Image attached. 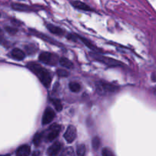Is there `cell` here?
I'll use <instances>...</instances> for the list:
<instances>
[{"label":"cell","mask_w":156,"mask_h":156,"mask_svg":"<svg viewBox=\"0 0 156 156\" xmlns=\"http://www.w3.org/2000/svg\"><path fill=\"white\" fill-rule=\"evenodd\" d=\"M76 136H77V131H76V128L74 126H68L66 129V131L64 133V138L66 140L67 143H71L76 140Z\"/></svg>","instance_id":"obj_4"},{"label":"cell","mask_w":156,"mask_h":156,"mask_svg":"<svg viewBox=\"0 0 156 156\" xmlns=\"http://www.w3.org/2000/svg\"><path fill=\"white\" fill-rule=\"evenodd\" d=\"M78 37H79V39H80L81 41H82V42H83L84 44H85V45H86L87 47H88V48H90V49H91V50H93V51H95V52H97V53H98V51H101V50H99L98 48H97V47H96L95 46H94V45H93V44H91V41H88V40H87V39H85V38L82 37H80V36H78Z\"/></svg>","instance_id":"obj_14"},{"label":"cell","mask_w":156,"mask_h":156,"mask_svg":"<svg viewBox=\"0 0 156 156\" xmlns=\"http://www.w3.org/2000/svg\"><path fill=\"white\" fill-rule=\"evenodd\" d=\"M86 152V147L84 144H80L77 147V155L78 156H85Z\"/></svg>","instance_id":"obj_17"},{"label":"cell","mask_w":156,"mask_h":156,"mask_svg":"<svg viewBox=\"0 0 156 156\" xmlns=\"http://www.w3.org/2000/svg\"><path fill=\"white\" fill-rule=\"evenodd\" d=\"M155 95H156V88H155Z\"/></svg>","instance_id":"obj_27"},{"label":"cell","mask_w":156,"mask_h":156,"mask_svg":"<svg viewBox=\"0 0 156 156\" xmlns=\"http://www.w3.org/2000/svg\"><path fill=\"white\" fill-rule=\"evenodd\" d=\"M30 153V148L27 145L20 146L16 151V156H29Z\"/></svg>","instance_id":"obj_9"},{"label":"cell","mask_w":156,"mask_h":156,"mask_svg":"<svg viewBox=\"0 0 156 156\" xmlns=\"http://www.w3.org/2000/svg\"><path fill=\"white\" fill-rule=\"evenodd\" d=\"M62 144L59 142H56L52 145L47 150V155L49 156H56L62 150Z\"/></svg>","instance_id":"obj_7"},{"label":"cell","mask_w":156,"mask_h":156,"mask_svg":"<svg viewBox=\"0 0 156 156\" xmlns=\"http://www.w3.org/2000/svg\"><path fill=\"white\" fill-rule=\"evenodd\" d=\"M56 73H57V75L59 77H66V76H68L69 75V73L66 70L63 69H57Z\"/></svg>","instance_id":"obj_24"},{"label":"cell","mask_w":156,"mask_h":156,"mask_svg":"<svg viewBox=\"0 0 156 156\" xmlns=\"http://www.w3.org/2000/svg\"><path fill=\"white\" fill-rule=\"evenodd\" d=\"M69 87V89L73 92H79L81 89L80 84L77 82H70Z\"/></svg>","instance_id":"obj_16"},{"label":"cell","mask_w":156,"mask_h":156,"mask_svg":"<svg viewBox=\"0 0 156 156\" xmlns=\"http://www.w3.org/2000/svg\"><path fill=\"white\" fill-rule=\"evenodd\" d=\"M100 89H101L103 91H106V92H114V91H117L118 87L115 86L112 84L101 82L100 84Z\"/></svg>","instance_id":"obj_8"},{"label":"cell","mask_w":156,"mask_h":156,"mask_svg":"<svg viewBox=\"0 0 156 156\" xmlns=\"http://www.w3.org/2000/svg\"><path fill=\"white\" fill-rule=\"evenodd\" d=\"M12 8L15 10L21 11V12H30L31 9H30L29 6L23 4H17V3H15V4H12Z\"/></svg>","instance_id":"obj_13"},{"label":"cell","mask_w":156,"mask_h":156,"mask_svg":"<svg viewBox=\"0 0 156 156\" xmlns=\"http://www.w3.org/2000/svg\"><path fill=\"white\" fill-rule=\"evenodd\" d=\"M27 68L30 69L31 70L38 78H39L40 81L42 82V84L46 87V88L50 87L52 80L51 76H50V73H49L45 68L41 66L39 64L33 62L27 63Z\"/></svg>","instance_id":"obj_1"},{"label":"cell","mask_w":156,"mask_h":156,"mask_svg":"<svg viewBox=\"0 0 156 156\" xmlns=\"http://www.w3.org/2000/svg\"><path fill=\"white\" fill-rule=\"evenodd\" d=\"M47 28L49 29L51 33L54 34L58 35V36H62L64 34V30L62 29H61L60 27H56V26L53 25V24H48L47 25Z\"/></svg>","instance_id":"obj_12"},{"label":"cell","mask_w":156,"mask_h":156,"mask_svg":"<svg viewBox=\"0 0 156 156\" xmlns=\"http://www.w3.org/2000/svg\"><path fill=\"white\" fill-rule=\"evenodd\" d=\"M41 140H42V134L41 133L35 134V136H34V139H33L34 144L36 146H38L40 144H41Z\"/></svg>","instance_id":"obj_19"},{"label":"cell","mask_w":156,"mask_h":156,"mask_svg":"<svg viewBox=\"0 0 156 156\" xmlns=\"http://www.w3.org/2000/svg\"><path fill=\"white\" fill-rule=\"evenodd\" d=\"M40 61H41L44 63L47 64V65L54 66L57 63L59 58H58L57 55L54 54V53H48V52H44L42 53L39 56Z\"/></svg>","instance_id":"obj_2"},{"label":"cell","mask_w":156,"mask_h":156,"mask_svg":"<svg viewBox=\"0 0 156 156\" xmlns=\"http://www.w3.org/2000/svg\"><path fill=\"white\" fill-rule=\"evenodd\" d=\"M102 156H115L109 148H105L102 150Z\"/></svg>","instance_id":"obj_22"},{"label":"cell","mask_w":156,"mask_h":156,"mask_svg":"<svg viewBox=\"0 0 156 156\" xmlns=\"http://www.w3.org/2000/svg\"><path fill=\"white\" fill-rule=\"evenodd\" d=\"M0 16H1V13H0Z\"/></svg>","instance_id":"obj_28"},{"label":"cell","mask_w":156,"mask_h":156,"mask_svg":"<svg viewBox=\"0 0 156 156\" xmlns=\"http://www.w3.org/2000/svg\"><path fill=\"white\" fill-rule=\"evenodd\" d=\"M5 30H7L9 33L12 34H15L17 32V29L12 28V27H5Z\"/></svg>","instance_id":"obj_25"},{"label":"cell","mask_w":156,"mask_h":156,"mask_svg":"<svg viewBox=\"0 0 156 156\" xmlns=\"http://www.w3.org/2000/svg\"><path fill=\"white\" fill-rule=\"evenodd\" d=\"M0 156H10L9 155H0Z\"/></svg>","instance_id":"obj_26"},{"label":"cell","mask_w":156,"mask_h":156,"mask_svg":"<svg viewBox=\"0 0 156 156\" xmlns=\"http://www.w3.org/2000/svg\"><path fill=\"white\" fill-rule=\"evenodd\" d=\"M62 156H74V152H73V149L71 147H69L68 149H66L62 153Z\"/></svg>","instance_id":"obj_23"},{"label":"cell","mask_w":156,"mask_h":156,"mask_svg":"<svg viewBox=\"0 0 156 156\" xmlns=\"http://www.w3.org/2000/svg\"><path fill=\"white\" fill-rule=\"evenodd\" d=\"M55 117V113L53 109L50 108H47L44 113V116L42 118V123L44 125L50 123L53 118Z\"/></svg>","instance_id":"obj_6"},{"label":"cell","mask_w":156,"mask_h":156,"mask_svg":"<svg viewBox=\"0 0 156 156\" xmlns=\"http://www.w3.org/2000/svg\"><path fill=\"white\" fill-rule=\"evenodd\" d=\"M59 63H60L61 66H62L63 67H66L67 69H72L73 67V64L69 59H66L65 57H62L61 59H59Z\"/></svg>","instance_id":"obj_15"},{"label":"cell","mask_w":156,"mask_h":156,"mask_svg":"<svg viewBox=\"0 0 156 156\" xmlns=\"http://www.w3.org/2000/svg\"><path fill=\"white\" fill-rule=\"evenodd\" d=\"M34 34H35V36L41 38V39L45 40L47 42H49V43H50V44H56V43L55 42L56 41H53V40L51 39L50 37H46L44 36V34H41L38 33V32H36V31H34Z\"/></svg>","instance_id":"obj_18"},{"label":"cell","mask_w":156,"mask_h":156,"mask_svg":"<svg viewBox=\"0 0 156 156\" xmlns=\"http://www.w3.org/2000/svg\"><path fill=\"white\" fill-rule=\"evenodd\" d=\"M52 101H53V105H54V107H55V108H56V111H62V103H61L60 101L57 100V99H53V100H52Z\"/></svg>","instance_id":"obj_20"},{"label":"cell","mask_w":156,"mask_h":156,"mask_svg":"<svg viewBox=\"0 0 156 156\" xmlns=\"http://www.w3.org/2000/svg\"><path fill=\"white\" fill-rule=\"evenodd\" d=\"M61 130V127L58 124H53L50 126V132L47 136V140L49 142H51L54 140L59 135V132Z\"/></svg>","instance_id":"obj_5"},{"label":"cell","mask_w":156,"mask_h":156,"mask_svg":"<svg viewBox=\"0 0 156 156\" xmlns=\"http://www.w3.org/2000/svg\"><path fill=\"white\" fill-rule=\"evenodd\" d=\"M100 139L98 137H94L92 140V146L94 150H97L100 146Z\"/></svg>","instance_id":"obj_21"},{"label":"cell","mask_w":156,"mask_h":156,"mask_svg":"<svg viewBox=\"0 0 156 156\" xmlns=\"http://www.w3.org/2000/svg\"><path fill=\"white\" fill-rule=\"evenodd\" d=\"M72 5L74 6L76 9H79V10H83V11H91V9L86 5L85 3L82 2L80 1H73L72 2Z\"/></svg>","instance_id":"obj_11"},{"label":"cell","mask_w":156,"mask_h":156,"mask_svg":"<svg viewBox=\"0 0 156 156\" xmlns=\"http://www.w3.org/2000/svg\"><path fill=\"white\" fill-rule=\"evenodd\" d=\"M11 56L12 58L17 59V60H21L25 57V53L20 49L15 48L11 52Z\"/></svg>","instance_id":"obj_10"},{"label":"cell","mask_w":156,"mask_h":156,"mask_svg":"<svg viewBox=\"0 0 156 156\" xmlns=\"http://www.w3.org/2000/svg\"><path fill=\"white\" fill-rule=\"evenodd\" d=\"M91 56L93 59H96V60L99 61L101 62H103L104 64H106V65L109 66H121L122 63L119 61L115 60L114 59H111V58L105 57V56H102L101 55H99L98 53H91Z\"/></svg>","instance_id":"obj_3"}]
</instances>
